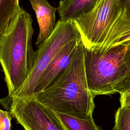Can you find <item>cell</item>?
Here are the masks:
<instances>
[{
  "mask_svg": "<svg viewBox=\"0 0 130 130\" xmlns=\"http://www.w3.org/2000/svg\"><path fill=\"white\" fill-rule=\"evenodd\" d=\"M73 21L86 48L107 49L130 44V0H98Z\"/></svg>",
  "mask_w": 130,
  "mask_h": 130,
  "instance_id": "1",
  "label": "cell"
},
{
  "mask_svg": "<svg viewBox=\"0 0 130 130\" xmlns=\"http://www.w3.org/2000/svg\"><path fill=\"white\" fill-rule=\"evenodd\" d=\"M31 97L56 112L82 119L92 117L94 97L87 83L82 40L62 75L50 87Z\"/></svg>",
  "mask_w": 130,
  "mask_h": 130,
  "instance_id": "2",
  "label": "cell"
},
{
  "mask_svg": "<svg viewBox=\"0 0 130 130\" xmlns=\"http://www.w3.org/2000/svg\"><path fill=\"white\" fill-rule=\"evenodd\" d=\"M31 15L21 8L7 31L0 36V63L10 99L24 84L35 61Z\"/></svg>",
  "mask_w": 130,
  "mask_h": 130,
  "instance_id": "3",
  "label": "cell"
},
{
  "mask_svg": "<svg viewBox=\"0 0 130 130\" xmlns=\"http://www.w3.org/2000/svg\"><path fill=\"white\" fill-rule=\"evenodd\" d=\"M127 46L107 49L84 46V63L88 88L94 97L115 93L114 85L123 77Z\"/></svg>",
  "mask_w": 130,
  "mask_h": 130,
  "instance_id": "4",
  "label": "cell"
},
{
  "mask_svg": "<svg viewBox=\"0 0 130 130\" xmlns=\"http://www.w3.org/2000/svg\"><path fill=\"white\" fill-rule=\"evenodd\" d=\"M79 38L80 35L73 20L66 21L59 20L55 25L51 35L39 44L35 53L34 66L29 77L12 97L31 96L40 75L57 53L67 44Z\"/></svg>",
  "mask_w": 130,
  "mask_h": 130,
  "instance_id": "5",
  "label": "cell"
},
{
  "mask_svg": "<svg viewBox=\"0 0 130 130\" xmlns=\"http://www.w3.org/2000/svg\"><path fill=\"white\" fill-rule=\"evenodd\" d=\"M9 100L10 113L24 130H67L56 112L33 97Z\"/></svg>",
  "mask_w": 130,
  "mask_h": 130,
  "instance_id": "6",
  "label": "cell"
},
{
  "mask_svg": "<svg viewBox=\"0 0 130 130\" xmlns=\"http://www.w3.org/2000/svg\"><path fill=\"white\" fill-rule=\"evenodd\" d=\"M81 40L79 38L70 42L57 53L40 75L31 96L50 87L62 75L70 66Z\"/></svg>",
  "mask_w": 130,
  "mask_h": 130,
  "instance_id": "7",
  "label": "cell"
},
{
  "mask_svg": "<svg viewBox=\"0 0 130 130\" xmlns=\"http://www.w3.org/2000/svg\"><path fill=\"white\" fill-rule=\"evenodd\" d=\"M34 10L39 26V34L36 44L47 39L52 34L55 22L56 9L47 0H29Z\"/></svg>",
  "mask_w": 130,
  "mask_h": 130,
  "instance_id": "8",
  "label": "cell"
},
{
  "mask_svg": "<svg viewBox=\"0 0 130 130\" xmlns=\"http://www.w3.org/2000/svg\"><path fill=\"white\" fill-rule=\"evenodd\" d=\"M98 0H61L57 10L60 20H73L89 11Z\"/></svg>",
  "mask_w": 130,
  "mask_h": 130,
  "instance_id": "9",
  "label": "cell"
},
{
  "mask_svg": "<svg viewBox=\"0 0 130 130\" xmlns=\"http://www.w3.org/2000/svg\"><path fill=\"white\" fill-rule=\"evenodd\" d=\"M21 10L19 0H0V36L7 31Z\"/></svg>",
  "mask_w": 130,
  "mask_h": 130,
  "instance_id": "10",
  "label": "cell"
},
{
  "mask_svg": "<svg viewBox=\"0 0 130 130\" xmlns=\"http://www.w3.org/2000/svg\"><path fill=\"white\" fill-rule=\"evenodd\" d=\"M56 113L67 130H101L92 117L82 119L64 113Z\"/></svg>",
  "mask_w": 130,
  "mask_h": 130,
  "instance_id": "11",
  "label": "cell"
},
{
  "mask_svg": "<svg viewBox=\"0 0 130 130\" xmlns=\"http://www.w3.org/2000/svg\"><path fill=\"white\" fill-rule=\"evenodd\" d=\"M114 130H130V105L120 106L115 113Z\"/></svg>",
  "mask_w": 130,
  "mask_h": 130,
  "instance_id": "12",
  "label": "cell"
},
{
  "mask_svg": "<svg viewBox=\"0 0 130 130\" xmlns=\"http://www.w3.org/2000/svg\"><path fill=\"white\" fill-rule=\"evenodd\" d=\"M11 119L10 112L0 109V130H11Z\"/></svg>",
  "mask_w": 130,
  "mask_h": 130,
  "instance_id": "13",
  "label": "cell"
},
{
  "mask_svg": "<svg viewBox=\"0 0 130 130\" xmlns=\"http://www.w3.org/2000/svg\"><path fill=\"white\" fill-rule=\"evenodd\" d=\"M115 93H120L130 91V74L119 81L114 86Z\"/></svg>",
  "mask_w": 130,
  "mask_h": 130,
  "instance_id": "14",
  "label": "cell"
},
{
  "mask_svg": "<svg viewBox=\"0 0 130 130\" xmlns=\"http://www.w3.org/2000/svg\"><path fill=\"white\" fill-rule=\"evenodd\" d=\"M124 71L123 78L130 74V44L127 45V50L124 55Z\"/></svg>",
  "mask_w": 130,
  "mask_h": 130,
  "instance_id": "15",
  "label": "cell"
},
{
  "mask_svg": "<svg viewBox=\"0 0 130 130\" xmlns=\"http://www.w3.org/2000/svg\"><path fill=\"white\" fill-rule=\"evenodd\" d=\"M120 106L130 105V91L120 93Z\"/></svg>",
  "mask_w": 130,
  "mask_h": 130,
  "instance_id": "16",
  "label": "cell"
}]
</instances>
